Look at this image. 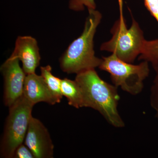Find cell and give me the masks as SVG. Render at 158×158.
<instances>
[{
	"label": "cell",
	"mask_w": 158,
	"mask_h": 158,
	"mask_svg": "<svg viewBox=\"0 0 158 158\" xmlns=\"http://www.w3.org/2000/svg\"><path fill=\"white\" fill-rule=\"evenodd\" d=\"M120 15L111 29L113 35L110 40L102 44L101 51L116 55L119 59L132 63L140 56L144 46V33L138 23L132 16L131 25L128 29L123 12V0H118Z\"/></svg>",
	"instance_id": "cell-3"
},
{
	"label": "cell",
	"mask_w": 158,
	"mask_h": 158,
	"mask_svg": "<svg viewBox=\"0 0 158 158\" xmlns=\"http://www.w3.org/2000/svg\"><path fill=\"white\" fill-rule=\"evenodd\" d=\"M11 56L17 58L21 62L26 74L35 73L41 60L37 40L30 36H19Z\"/></svg>",
	"instance_id": "cell-8"
},
{
	"label": "cell",
	"mask_w": 158,
	"mask_h": 158,
	"mask_svg": "<svg viewBox=\"0 0 158 158\" xmlns=\"http://www.w3.org/2000/svg\"><path fill=\"white\" fill-rule=\"evenodd\" d=\"M34 106L23 95L9 107L1 142V157L13 158L15 150L23 144L32 117Z\"/></svg>",
	"instance_id": "cell-4"
},
{
	"label": "cell",
	"mask_w": 158,
	"mask_h": 158,
	"mask_svg": "<svg viewBox=\"0 0 158 158\" xmlns=\"http://www.w3.org/2000/svg\"><path fill=\"white\" fill-rule=\"evenodd\" d=\"M61 92L67 98L68 104L77 109L85 107L84 96L81 87L75 80L62 79Z\"/></svg>",
	"instance_id": "cell-10"
},
{
	"label": "cell",
	"mask_w": 158,
	"mask_h": 158,
	"mask_svg": "<svg viewBox=\"0 0 158 158\" xmlns=\"http://www.w3.org/2000/svg\"><path fill=\"white\" fill-rule=\"evenodd\" d=\"M98 68L110 74L116 87L132 95H137L143 90L144 80L149 75L148 62L143 61L138 65L124 62L112 53L103 57Z\"/></svg>",
	"instance_id": "cell-5"
},
{
	"label": "cell",
	"mask_w": 158,
	"mask_h": 158,
	"mask_svg": "<svg viewBox=\"0 0 158 158\" xmlns=\"http://www.w3.org/2000/svg\"><path fill=\"white\" fill-rule=\"evenodd\" d=\"M155 71L156 76L150 89V102L152 107L156 112V116L158 120V61L152 64Z\"/></svg>",
	"instance_id": "cell-13"
},
{
	"label": "cell",
	"mask_w": 158,
	"mask_h": 158,
	"mask_svg": "<svg viewBox=\"0 0 158 158\" xmlns=\"http://www.w3.org/2000/svg\"><path fill=\"white\" fill-rule=\"evenodd\" d=\"M0 70L4 78V103L10 107L23 96L27 74L19 59L11 56L2 64Z\"/></svg>",
	"instance_id": "cell-6"
},
{
	"label": "cell",
	"mask_w": 158,
	"mask_h": 158,
	"mask_svg": "<svg viewBox=\"0 0 158 158\" xmlns=\"http://www.w3.org/2000/svg\"><path fill=\"white\" fill-rule=\"evenodd\" d=\"M23 95L32 104L44 102L54 105L57 103L56 98L41 75L36 73L26 76Z\"/></svg>",
	"instance_id": "cell-9"
},
{
	"label": "cell",
	"mask_w": 158,
	"mask_h": 158,
	"mask_svg": "<svg viewBox=\"0 0 158 158\" xmlns=\"http://www.w3.org/2000/svg\"><path fill=\"white\" fill-rule=\"evenodd\" d=\"M40 70V75L44 79L46 84L56 98L57 103H60L63 96L61 89L62 79L53 74L52 67L50 65L41 66Z\"/></svg>",
	"instance_id": "cell-11"
},
{
	"label": "cell",
	"mask_w": 158,
	"mask_h": 158,
	"mask_svg": "<svg viewBox=\"0 0 158 158\" xmlns=\"http://www.w3.org/2000/svg\"><path fill=\"white\" fill-rule=\"evenodd\" d=\"M82 34L69 44L59 59L61 69L68 74H78L98 67L102 59L96 57L94 50V35L102 19L96 9L88 10Z\"/></svg>",
	"instance_id": "cell-2"
},
{
	"label": "cell",
	"mask_w": 158,
	"mask_h": 158,
	"mask_svg": "<svg viewBox=\"0 0 158 158\" xmlns=\"http://www.w3.org/2000/svg\"><path fill=\"white\" fill-rule=\"evenodd\" d=\"M88 10L96 9V5L94 0H69V8L74 11H84L85 8Z\"/></svg>",
	"instance_id": "cell-14"
},
{
	"label": "cell",
	"mask_w": 158,
	"mask_h": 158,
	"mask_svg": "<svg viewBox=\"0 0 158 158\" xmlns=\"http://www.w3.org/2000/svg\"><path fill=\"white\" fill-rule=\"evenodd\" d=\"M145 7L158 23V0H144Z\"/></svg>",
	"instance_id": "cell-16"
},
{
	"label": "cell",
	"mask_w": 158,
	"mask_h": 158,
	"mask_svg": "<svg viewBox=\"0 0 158 158\" xmlns=\"http://www.w3.org/2000/svg\"><path fill=\"white\" fill-rule=\"evenodd\" d=\"M75 80L81 89L85 107L98 111L114 127H124V121L117 109L120 97L117 87L103 81L95 69L77 74Z\"/></svg>",
	"instance_id": "cell-1"
},
{
	"label": "cell",
	"mask_w": 158,
	"mask_h": 158,
	"mask_svg": "<svg viewBox=\"0 0 158 158\" xmlns=\"http://www.w3.org/2000/svg\"><path fill=\"white\" fill-rule=\"evenodd\" d=\"M24 143L34 158H53L54 146L48 130L41 121L33 116L29 123Z\"/></svg>",
	"instance_id": "cell-7"
},
{
	"label": "cell",
	"mask_w": 158,
	"mask_h": 158,
	"mask_svg": "<svg viewBox=\"0 0 158 158\" xmlns=\"http://www.w3.org/2000/svg\"><path fill=\"white\" fill-rule=\"evenodd\" d=\"M15 158H35L33 153L25 144L20 145L15 150Z\"/></svg>",
	"instance_id": "cell-15"
},
{
	"label": "cell",
	"mask_w": 158,
	"mask_h": 158,
	"mask_svg": "<svg viewBox=\"0 0 158 158\" xmlns=\"http://www.w3.org/2000/svg\"><path fill=\"white\" fill-rule=\"evenodd\" d=\"M138 59L152 64L158 61V39L144 41V46Z\"/></svg>",
	"instance_id": "cell-12"
}]
</instances>
